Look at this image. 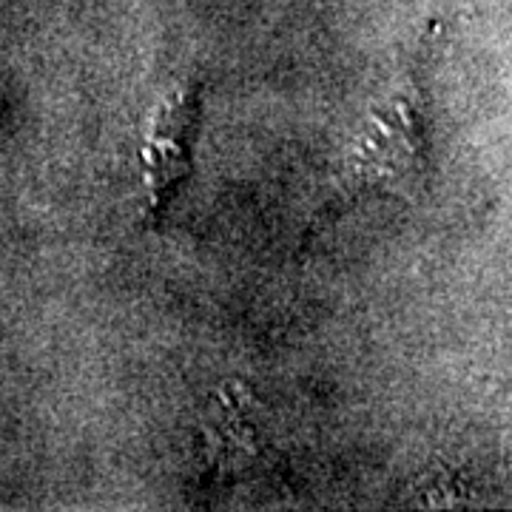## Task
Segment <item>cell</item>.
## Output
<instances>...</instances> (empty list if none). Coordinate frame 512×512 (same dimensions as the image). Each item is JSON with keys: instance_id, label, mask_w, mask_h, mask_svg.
<instances>
[{"instance_id": "6da1fadb", "label": "cell", "mask_w": 512, "mask_h": 512, "mask_svg": "<svg viewBox=\"0 0 512 512\" xmlns=\"http://www.w3.org/2000/svg\"><path fill=\"white\" fill-rule=\"evenodd\" d=\"M413 168H416V134L410 128L407 111H396L384 120L379 134L365 140L362 154L350 168L348 183H342L339 197L330 202V208H336V202L350 191H367L373 185L413 180Z\"/></svg>"}]
</instances>
